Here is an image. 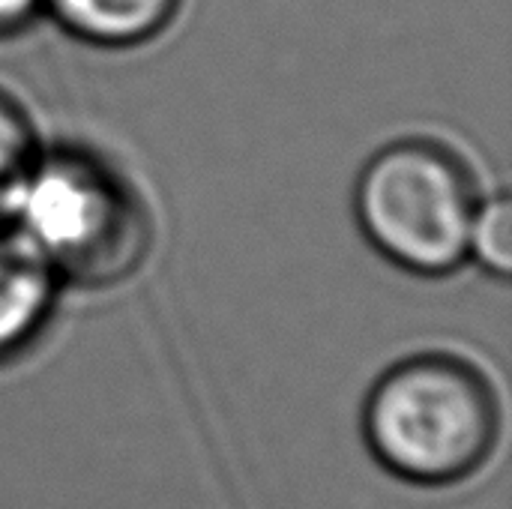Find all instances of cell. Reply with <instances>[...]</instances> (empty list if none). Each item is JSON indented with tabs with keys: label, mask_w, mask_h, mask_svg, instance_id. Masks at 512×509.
<instances>
[{
	"label": "cell",
	"mask_w": 512,
	"mask_h": 509,
	"mask_svg": "<svg viewBox=\"0 0 512 509\" xmlns=\"http://www.w3.org/2000/svg\"><path fill=\"white\" fill-rule=\"evenodd\" d=\"M45 18V0H0V42L27 33Z\"/></svg>",
	"instance_id": "obj_8"
},
{
	"label": "cell",
	"mask_w": 512,
	"mask_h": 509,
	"mask_svg": "<svg viewBox=\"0 0 512 509\" xmlns=\"http://www.w3.org/2000/svg\"><path fill=\"white\" fill-rule=\"evenodd\" d=\"M471 258H477L492 276H507L512 267V207L507 195L483 198L474 234Z\"/></svg>",
	"instance_id": "obj_7"
},
{
	"label": "cell",
	"mask_w": 512,
	"mask_h": 509,
	"mask_svg": "<svg viewBox=\"0 0 512 509\" xmlns=\"http://www.w3.org/2000/svg\"><path fill=\"white\" fill-rule=\"evenodd\" d=\"M12 231L66 288L108 291L153 255L156 219L141 186L84 144L42 147L18 201Z\"/></svg>",
	"instance_id": "obj_1"
},
{
	"label": "cell",
	"mask_w": 512,
	"mask_h": 509,
	"mask_svg": "<svg viewBox=\"0 0 512 509\" xmlns=\"http://www.w3.org/2000/svg\"><path fill=\"white\" fill-rule=\"evenodd\" d=\"M183 0H45V15L72 39L129 51L159 39L180 15Z\"/></svg>",
	"instance_id": "obj_5"
},
{
	"label": "cell",
	"mask_w": 512,
	"mask_h": 509,
	"mask_svg": "<svg viewBox=\"0 0 512 509\" xmlns=\"http://www.w3.org/2000/svg\"><path fill=\"white\" fill-rule=\"evenodd\" d=\"M42 153L33 114L24 102L0 87V231L12 228L18 201Z\"/></svg>",
	"instance_id": "obj_6"
},
{
	"label": "cell",
	"mask_w": 512,
	"mask_h": 509,
	"mask_svg": "<svg viewBox=\"0 0 512 509\" xmlns=\"http://www.w3.org/2000/svg\"><path fill=\"white\" fill-rule=\"evenodd\" d=\"M480 204L471 162L429 135L396 138L375 150L354 186V213L369 246L423 279L450 276L471 258Z\"/></svg>",
	"instance_id": "obj_3"
},
{
	"label": "cell",
	"mask_w": 512,
	"mask_h": 509,
	"mask_svg": "<svg viewBox=\"0 0 512 509\" xmlns=\"http://www.w3.org/2000/svg\"><path fill=\"white\" fill-rule=\"evenodd\" d=\"M60 279L12 228L0 231V366L30 354L48 333Z\"/></svg>",
	"instance_id": "obj_4"
},
{
	"label": "cell",
	"mask_w": 512,
	"mask_h": 509,
	"mask_svg": "<svg viewBox=\"0 0 512 509\" xmlns=\"http://www.w3.org/2000/svg\"><path fill=\"white\" fill-rule=\"evenodd\" d=\"M504 429L495 381L468 357L423 351L393 363L363 405V438L393 477L447 489L492 459Z\"/></svg>",
	"instance_id": "obj_2"
}]
</instances>
